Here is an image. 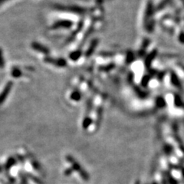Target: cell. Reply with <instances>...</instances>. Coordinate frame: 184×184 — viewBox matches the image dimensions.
<instances>
[{
  "instance_id": "6da1fadb",
  "label": "cell",
  "mask_w": 184,
  "mask_h": 184,
  "mask_svg": "<svg viewBox=\"0 0 184 184\" xmlns=\"http://www.w3.org/2000/svg\"><path fill=\"white\" fill-rule=\"evenodd\" d=\"M12 84L11 82H9L7 85H6V87L4 88V89L2 90V93L0 94V104H2L5 101V100L6 99L7 96L9 95V91H10L11 88H12Z\"/></svg>"
},
{
  "instance_id": "277c9868",
  "label": "cell",
  "mask_w": 184,
  "mask_h": 184,
  "mask_svg": "<svg viewBox=\"0 0 184 184\" xmlns=\"http://www.w3.org/2000/svg\"><path fill=\"white\" fill-rule=\"evenodd\" d=\"M4 1H6V0H0V3H2V2H4Z\"/></svg>"
},
{
  "instance_id": "5b68a950",
  "label": "cell",
  "mask_w": 184,
  "mask_h": 184,
  "mask_svg": "<svg viewBox=\"0 0 184 184\" xmlns=\"http://www.w3.org/2000/svg\"><path fill=\"white\" fill-rule=\"evenodd\" d=\"M0 171H1V168H0Z\"/></svg>"
},
{
  "instance_id": "7a4b0ae2",
  "label": "cell",
  "mask_w": 184,
  "mask_h": 184,
  "mask_svg": "<svg viewBox=\"0 0 184 184\" xmlns=\"http://www.w3.org/2000/svg\"><path fill=\"white\" fill-rule=\"evenodd\" d=\"M5 65V61H4V58H3V54H2V50L0 48V69H2Z\"/></svg>"
},
{
  "instance_id": "3957f363",
  "label": "cell",
  "mask_w": 184,
  "mask_h": 184,
  "mask_svg": "<svg viewBox=\"0 0 184 184\" xmlns=\"http://www.w3.org/2000/svg\"><path fill=\"white\" fill-rule=\"evenodd\" d=\"M20 74H21V72H20V71L19 69H13L12 70V75L13 76V77H19V76H20Z\"/></svg>"
}]
</instances>
